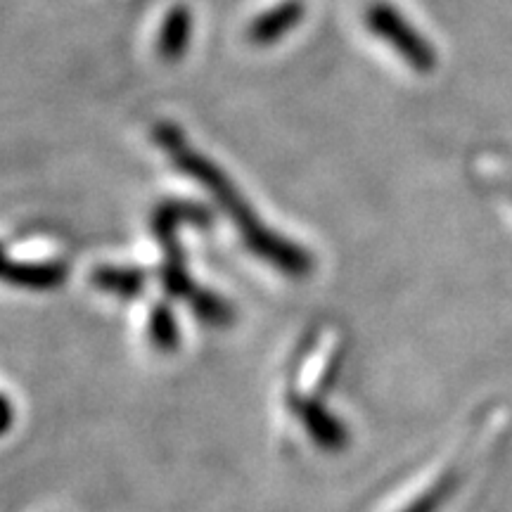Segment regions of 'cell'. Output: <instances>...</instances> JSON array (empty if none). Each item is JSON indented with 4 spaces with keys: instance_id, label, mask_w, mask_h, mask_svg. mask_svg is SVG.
<instances>
[{
    "instance_id": "ba28073f",
    "label": "cell",
    "mask_w": 512,
    "mask_h": 512,
    "mask_svg": "<svg viewBox=\"0 0 512 512\" xmlns=\"http://www.w3.org/2000/svg\"><path fill=\"white\" fill-rule=\"evenodd\" d=\"M91 283L98 290L117 294V297H138L145 290V273L140 268L100 266L91 273Z\"/></svg>"
},
{
    "instance_id": "30bf717a",
    "label": "cell",
    "mask_w": 512,
    "mask_h": 512,
    "mask_svg": "<svg viewBox=\"0 0 512 512\" xmlns=\"http://www.w3.org/2000/svg\"><path fill=\"white\" fill-rule=\"evenodd\" d=\"M150 339L159 351H176L178 342H181V332H178V323L174 311L166 304H159L150 313Z\"/></svg>"
},
{
    "instance_id": "3957f363",
    "label": "cell",
    "mask_w": 512,
    "mask_h": 512,
    "mask_svg": "<svg viewBox=\"0 0 512 512\" xmlns=\"http://www.w3.org/2000/svg\"><path fill=\"white\" fill-rule=\"evenodd\" d=\"M366 27L373 31L380 41L387 43V46L392 48L413 72L430 74L437 69V50H434L432 43L427 41V38L408 22L406 15H403L401 10H396L394 5L382 3V0L370 5L366 10Z\"/></svg>"
},
{
    "instance_id": "52a82bcc",
    "label": "cell",
    "mask_w": 512,
    "mask_h": 512,
    "mask_svg": "<svg viewBox=\"0 0 512 512\" xmlns=\"http://www.w3.org/2000/svg\"><path fill=\"white\" fill-rule=\"evenodd\" d=\"M192 38V12L185 5H176L166 12L162 29H159L157 53L164 62H178L185 55Z\"/></svg>"
},
{
    "instance_id": "6da1fadb",
    "label": "cell",
    "mask_w": 512,
    "mask_h": 512,
    "mask_svg": "<svg viewBox=\"0 0 512 512\" xmlns=\"http://www.w3.org/2000/svg\"><path fill=\"white\" fill-rule=\"evenodd\" d=\"M152 138H155V143L162 147L164 155L169 157V162H174L181 174L200 183L214 197V202L226 211L249 252L259 256L266 264H271L275 271L290 275V278H306L313 271V256L302 245H297V242L273 233L254 214L252 204L242 197V192L235 188V183L226 176V171L211 162L209 157H204L197 147H192L188 138L183 136L181 128L169 124V121H162V124L152 128Z\"/></svg>"
},
{
    "instance_id": "8fae6325",
    "label": "cell",
    "mask_w": 512,
    "mask_h": 512,
    "mask_svg": "<svg viewBox=\"0 0 512 512\" xmlns=\"http://www.w3.org/2000/svg\"><path fill=\"white\" fill-rule=\"evenodd\" d=\"M12 422H15V406L5 394H0V437L10 430Z\"/></svg>"
},
{
    "instance_id": "9c48e42d",
    "label": "cell",
    "mask_w": 512,
    "mask_h": 512,
    "mask_svg": "<svg viewBox=\"0 0 512 512\" xmlns=\"http://www.w3.org/2000/svg\"><path fill=\"white\" fill-rule=\"evenodd\" d=\"M460 479H463V470L460 467H451L430 489L422 491V496L415 498L413 503H408L403 512H439L448 503V498L453 496V491L458 489Z\"/></svg>"
},
{
    "instance_id": "5b68a950",
    "label": "cell",
    "mask_w": 512,
    "mask_h": 512,
    "mask_svg": "<svg viewBox=\"0 0 512 512\" xmlns=\"http://www.w3.org/2000/svg\"><path fill=\"white\" fill-rule=\"evenodd\" d=\"M290 406L297 420L302 422L304 430L309 432V437L316 441L325 451H339L349 444V432L344 427V422H339L323 403L309 396L294 394L290 399Z\"/></svg>"
},
{
    "instance_id": "277c9868",
    "label": "cell",
    "mask_w": 512,
    "mask_h": 512,
    "mask_svg": "<svg viewBox=\"0 0 512 512\" xmlns=\"http://www.w3.org/2000/svg\"><path fill=\"white\" fill-rule=\"evenodd\" d=\"M67 280V266L60 261H17L0 245V283L34 292L57 290Z\"/></svg>"
},
{
    "instance_id": "8992f818",
    "label": "cell",
    "mask_w": 512,
    "mask_h": 512,
    "mask_svg": "<svg viewBox=\"0 0 512 512\" xmlns=\"http://www.w3.org/2000/svg\"><path fill=\"white\" fill-rule=\"evenodd\" d=\"M306 5L302 0H283L275 8L261 12L259 17L249 24L247 38L249 43L259 48H268L280 43L287 34H292L299 24L304 22Z\"/></svg>"
},
{
    "instance_id": "7a4b0ae2",
    "label": "cell",
    "mask_w": 512,
    "mask_h": 512,
    "mask_svg": "<svg viewBox=\"0 0 512 512\" xmlns=\"http://www.w3.org/2000/svg\"><path fill=\"white\" fill-rule=\"evenodd\" d=\"M214 221L211 211L202 204L195 202H164L159 204L152 214V233L159 245H162V283L164 290L171 297L183 299L195 311V316L207 325H216V328H226L233 323V309L226 299L219 294L202 290L195 280L190 278L188 268H185V254L178 242V226L181 223H195V226H209Z\"/></svg>"
}]
</instances>
